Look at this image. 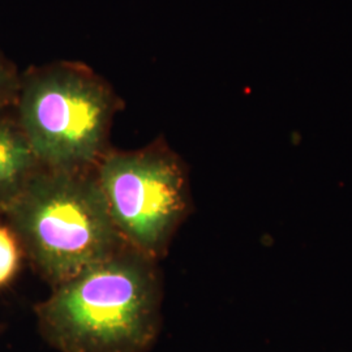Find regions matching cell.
Wrapping results in <instances>:
<instances>
[{"mask_svg": "<svg viewBox=\"0 0 352 352\" xmlns=\"http://www.w3.org/2000/svg\"><path fill=\"white\" fill-rule=\"evenodd\" d=\"M124 101L88 64L56 60L21 72L14 115L38 161L58 171H94L111 148Z\"/></svg>", "mask_w": 352, "mask_h": 352, "instance_id": "3", "label": "cell"}, {"mask_svg": "<svg viewBox=\"0 0 352 352\" xmlns=\"http://www.w3.org/2000/svg\"><path fill=\"white\" fill-rule=\"evenodd\" d=\"M21 72L0 50V113L14 107L20 88Z\"/></svg>", "mask_w": 352, "mask_h": 352, "instance_id": "7", "label": "cell"}, {"mask_svg": "<svg viewBox=\"0 0 352 352\" xmlns=\"http://www.w3.org/2000/svg\"><path fill=\"white\" fill-rule=\"evenodd\" d=\"M94 171L43 167L0 205L23 253L52 287L124 245Z\"/></svg>", "mask_w": 352, "mask_h": 352, "instance_id": "2", "label": "cell"}, {"mask_svg": "<svg viewBox=\"0 0 352 352\" xmlns=\"http://www.w3.org/2000/svg\"><path fill=\"white\" fill-rule=\"evenodd\" d=\"M96 177L123 244L160 261L192 212L188 168L164 139L136 151L110 148Z\"/></svg>", "mask_w": 352, "mask_h": 352, "instance_id": "4", "label": "cell"}, {"mask_svg": "<svg viewBox=\"0 0 352 352\" xmlns=\"http://www.w3.org/2000/svg\"><path fill=\"white\" fill-rule=\"evenodd\" d=\"M162 299L157 261L123 245L52 287L34 307L38 331L59 352H149Z\"/></svg>", "mask_w": 352, "mask_h": 352, "instance_id": "1", "label": "cell"}, {"mask_svg": "<svg viewBox=\"0 0 352 352\" xmlns=\"http://www.w3.org/2000/svg\"><path fill=\"white\" fill-rule=\"evenodd\" d=\"M43 168L19 124L14 110L0 113V205L12 199Z\"/></svg>", "mask_w": 352, "mask_h": 352, "instance_id": "5", "label": "cell"}, {"mask_svg": "<svg viewBox=\"0 0 352 352\" xmlns=\"http://www.w3.org/2000/svg\"><path fill=\"white\" fill-rule=\"evenodd\" d=\"M23 250L8 225H0V287L8 285L16 277Z\"/></svg>", "mask_w": 352, "mask_h": 352, "instance_id": "6", "label": "cell"}]
</instances>
